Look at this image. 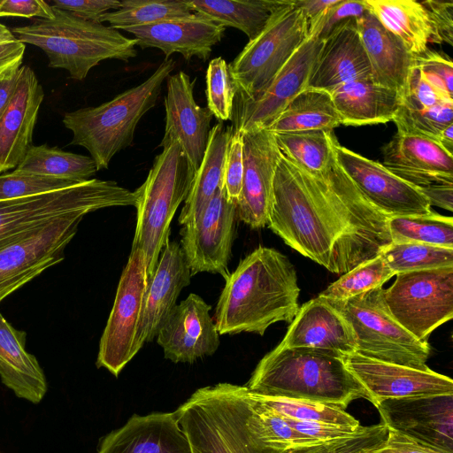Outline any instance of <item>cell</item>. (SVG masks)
<instances>
[{"mask_svg":"<svg viewBox=\"0 0 453 453\" xmlns=\"http://www.w3.org/2000/svg\"><path fill=\"white\" fill-rule=\"evenodd\" d=\"M336 2L337 0H293L294 5L304 15L308 26L319 19Z\"/></svg>","mask_w":453,"mask_h":453,"instance_id":"obj_59","label":"cell"},{"mask_svg":"<svg viewBox=\"0 0 453 453\" xmlns=\"http://www.w3.org/2000/svg\"><path fill=\"white\" fill-rule=\"evenodd\" d=\"M119 5L120 1L118 0H51L52 7L97 23H101L106 12L118 10Z\"/></svg>","mask_w":453,"mask_h":453,"instance_id":"obj_54","label":"cell"},{"mask_svg":"<svg viewBox=\"0 0 453 453\" xmlns=\"http://www.w3.org/2000/svg\"><path fill=\"white\" fill-rule=\"evenodd\" d=\"M174 67L175 61L165 58L146 81L111 100L66 112L63 124L73 133L71 144L84 147L97 171L107 169L118 152L133 144L137 124L155 106Z\"/></svg>","mask_w":453,"mask_h":453,"instance_id":"obj_6","label":"cell"},{"mask_svg":"<svg viewBox=\"0 0 453 453\" xmlns=\"http://www.w3.org/2000/svg\"><path fill=\"white\" fill-rule=\"evenodd\" d=\"M383 165L418 190L436 182H453V155L436 141L396 132L382 147Z\"/></svg>","mask_w":453,"mask_h":453,"instance_id":"obj_25","label":"cell"},{"mask_svg":"<svg viewBox=\"0 0 453 453\" xmlns=\"http://www.w3.org/2000/svg\"><path fill=\"white\" fill-rule=\"evenodd\" d=\"M391 242L423 243L453 249V219L434 211L388 218Z\"/></svg>","mask_w":453,"mask_h":453,"instance_id":"obj_38","label":"cell"},{"mask_svg":"<svg viewBox=\"0 0 453 453\" xmlns=\"http://www.w3.org/2000/svg\"><path fill=\"white\" fill-rule=\"evenodd\" d=\"M2 17L49 19L54 17V11L51 4L42 0H0Z\"/></svg>","mask_w":453,"mask_h":453,"instance_id":"obj_56","label":"cell"},{"mask_svg":"<svg viewBox=\"0 0 453 453\" xmlns=\"http://www.w3.org/2000/svg\"><path fill=\"white\" fill-rule=\"evenodd\" d=\"M44 92L28 65L19 69L15 92L0 117V173L16 169L33 145Z\"/></svg>","mask_w":453,"mask_h":453,"instance_id":"obj_24","label":"cell"},{"mask_svg":"<svg viewBox=\"0 0 453 453\" xmlns=\"http://www.w3.org/2000/svg\"><path fill=\"white\" fill-rule=\"evenodd\" d=\"M357 26L370 63L372 81L397 92L403 98L417 56L370 11L357 19Z\"/></svg>","mask_w":453,"mask_h":453,"instance_id":"obj_29","label":"cell"},{"mask_svg":"<svg viewBox=\"0 0 453 453\" xmlns=\"http://www.w3.org/2000/svg\"><path fill=\"white\" fill-rule=\"evenodd\" d=\"M416 65L429 82L453 96V63L447 56L427 50L416 57Z\"/></svg>","mask_w":453,"mask_h":453,"instance_id":"obj_51","label":"cell"},{"mask_svg":"<svg viewBox=\"0 0 453 453\" xmlns=\"http://www.w3.org/2000/svg\"><path fill=\"white\" fill-rule=\"evenodd\" d=\"M367 79H371L370 63L357 19H350L323 41L307 88L331 93L346 83Z\"/></svg>","mask_w":453,"mask_h":453,"instance_id":"obj_26","label":"cell"},{"mask_svg":"<svg viewBox=\"0 0 453 453\" xmlns=\"http://www.w3.org/2000/svg\"><path fill=\"white\" fill-rule=\"evenodd\" d=\"M453 102V96L429 82L414 65L409 78L407 91L402 98V106L410 110H426L435 105Z\"/></svg>","mask_w":453,"mask_h":453,"instance_id":"obj_49","label":"cell"},{"mask_svg":"<svg viewBox=\"0 0 453 453\" xmlns=\"http://www.w3.org/2000/svg\"><path fill=\"white\" fill-rule=\"evenodd\" d=\"M19 73V70L12 78L0 81V117L5 111L15 92Z\"/></svg>","mask_w":453,"mask_h":453,"instance_id":"obj_60","label":"cell"},{"mask_svg":"<svg viewBox=\"0 0 453 453\" xmlns=\"http://www.w3.org/2000/svg\"><path fill=\"white\" fill-rule=\"evenodd\" d=\"M387 434L388 427L380 422L369 426H361L349 436L291 448L280 453H372L384 442Z\"/></svg>","mask_w":453,"mask_h":453,"instance_id":"obj_45","label":"cell"},{"mask_svg":"<svg viewBox=\"0 0 453 453\" xmlns=\"http://www.w3.org/2000/svg\"><path fill=\"white\" fill-rule=\"evenodd\" d=\"M134 192L93 178L67 188L0 200V248L55 219L115 206H134Z\"/></svg>","mask_w":453,"mask_h":453,"instance_id":"obj_8","label":"cell"},{"mask_svg":"<svg viewBox=\"0 0 453 453\" xmlns=\"http://www.w3.org/2000/svg\"><path fill=\"white\" fill-rule=\"evenodd\" d=\"M211 310V306L194 293L174 306L156 336L165 358L173 363H193L217 351L219 333Z\"/></svg>","mask_w":453,"mask_h":453,"instance_id":"obj_19","label":"cell"},{"mask_svg":"<svg viewBox=\"0 0 453 453\" xmlns=\"http://www.w3.org/2000/svg\"><path fill=\"white\" fill-rule=\"evenodd\" d=\"M419 191L426 197L431 206H438L452 211L453 182H436L420 189Z\"/></svg>","mask_w":453,"mask_h":453,"instance_id":"obj_58","label":"cell"},{"mask_svg":"<svg viewBox=\"0 0 453 453\" xmlns=\"http://www.w3.org/2000/svg\"><path fill=\"white\" fill-rule=\"evenodd\" d=\"M250 394L262 406L292 419L346 426L354 428L361 426L359 421L349 414L345 409L336 405L267 397L254 395L250 392Z\"/></svg>","mask_w":453,"mask_h":453,"instance_id":"obj_41","label":"cell"},{"mask_svg":"<svg viewBox=\"0 0 453 453\" xmlns=\"http://www.w3.org/2000/svg\"><path fill=\"white\" fill-rule=\"evenodd\" d=\"M431 24L430 42L453 45V2L423 1Z\"/></svg>","mask_w":453,"mask_h":453,"instance_id":"obj_52","label":"cell"},{"mask_svg":"<svg viewBox=\"0 0 453 453\" xmlns=\"http://www.w3.org/2000/svg\"><path fill=\"white\" fill-rule=\"evenodd\" d=\"M250 397L258 433L262 440L270 447L283 451L291 448L319 443L296 432L282 415L262 406L252 398L250 394Z\"/></svg>","mask_w":453,"mask_h":453,"instance_id":"obj_46","label":"cell"},{"mask_svg":"<svg viewBox=\"0 0 453 453\" xmlns=\"http://www.w3.org/2000/svg\"><path fill=\"white\" fill-rule=\"evenodd\" d=\"M191 276L180 244L168 241L144 294L136 339L139 349L156 338L162 323L176 305L179 295L189 285Z\"/></svg>","mask_w":453,"mask_h":453,"instance_id":"obj_23","label":"cell"},{"mask_svg":"<svg viewBox=\"0 0 453 453\" xmlns=\"http://www.w3.org/2000/svg\"><path fill=\"white\" fill-rule=\"evenodd\" d=\"M85 215L59 218L0 248V303L65 258V249Z\"/></svg>","mask_w":453,"mask_h":453,"instance_id":"obj_13","label":"cell"},{"mask_svg":"<svg viewBox=\"0 0 453 453\" xmlns=\"http://www.w3.org/2000/svg\"><path fill=\"white\" fill-rule=\"evenodd\" d=\"M369 11L414 56L426 51L431 24L426 9L414 0H365Z\"/></svg>","mask_w":453,"mask_h":453,"instance_id":"obj_33","label":"cell"},{"mask_svg":"<svg viewBox=\"0 0 453 453\" xmlns=\"http://www.w3.org/2000/svg\"><path fill=\"white\" fill-rule=\"evenodd\" d=\"M341 125L364 126L393 121L401 96L372 79L346 83L331 92Z\"/></svg>","mask_w":453,"mask_h":453,"instance_id":"obj_31","label":"cell"},{"mask_svg":"<svg viewBox=\"0 0 453 453\" xmlns=\"http://www.w3.org/2000/svg\"><path fill=\"white\" fill-rule=\"evenodd\" d=\"M380 255L395 275L453 265V249L423 243L390 242Z\"/></svg>","mask_w":453,"mask_h":453,"instance_id":"obj_40","label":"cell"},{"mask_svg":"<svg viewBox=\"0 0 453 453\" xmlns=\"http://www.w3.org/2000/svg\"><path fill=\"white\" fill-rule=\"evenodd\" d=\"M192 453H280L261 438L245 386L196 390L176 411Z\"/></svg>","mask_w":453,"mask_h":453,"instance_id":"obj_4","label":"cell"},{"mask_svg":"<svg viewBox=\"0 0 453 453\" xmlns=\"http://www.w3.org/2000/svg\"><path fill=\"white\" fill-rule=\"evenodd\" d=\"M243 176V141L242 134H232L226 156L223 190L228 201L236 204Z\"/></svg>","mask_w":453,"mask_h":453,"instance_id":"obj_50","label":"cell"},{"mask_svg":"<svg viewBox=\"0 0 453 453\" xmlns=\"http://www.w3.org/2000/svg\"><path fill=\"white\" fill-rule=\"evenodd\" d=\"M195 174L180 146L172 142L162 147L145 181L134 191L136 225L132 248L145 256L148 282L169 241L172 219L187 198Z\"/></svg>","mask_w":453,"mask_h":453,"instance_id":"obj_7","label":"cell"},{"mask_svg":"<svg viewBox=\"0 0 453 453\" xmlns=\"http://www.w3.org/2000/svg\"><path fill=\"white\" fill-rule=\"evenodd\" d=\"M75 184L78 183L68 180L14 170L12 173L0 174V200L37 195Z\"/></svg>","mask_w":453,"mask_h":453,"instance_id":"obj_47","label":"cell"},{"mask_svg":"<svg viewBox=\"0 0 453 453\" xmlns=\"http://www.w3.org/2000/svg\"><path fill=\"white\" fill-rule=\"evenodd\" d=\"M376 408L388 428L453 453V395L387 399Z\"/></svg>","mask_w":453,"mask_h":453,"instance_id":"obj_21","label":"cell"},{"mask_svg":"<svg viewBox=\"0 0 453 453\" xmlns=\"http://www.w3.org/2000/svg\"><path fill=\"white\" fill-rule=\"evenodd\" d=\"M383 289L380 287L346 300L330 301L354 330L355 353L382 362L428 369V342L418 341L394 319L384 301Z\"/></svg>","mask_w":453,"mask_h":453,"instance_id":"obj_9","label":"cell"},{"mask_svg":"<svg viewBox=\"0 0 453 453\" xmlns=\"http://www.w3.org/2000/svg\"><path fill=\"white\" fill-rule=\"evenodd\" d=\"M334 158L365 199L388 217L428 214L426 197L415 187L371 160L334 142Z\"/></svg>","mask_w":453,"mask_h":453,"instance_id":"obj_16","label":"cell"},{"mask_svg":"<svg viewBox=\"0 0 453 453\" xmlns=\"http://www.w3.org/2000/svg\"><path fill=\"white\" fill-rule=\"evenodd\" d=\"M322 43L317 37L307 38L257 97L234 98L233 134L267 128L273 123L288 104L307 88Z\"/></svg>","mask_w":453,"mask_h":453,"instance_id":"obj_15","label":"cell"},{"mask_svg":"<svg viewBox=\"0 0 453 453\" xmlns=\"http://www.w3.org/2000/svg\"><path fill=\"white\" fill-rule=\"evenodd\" d=\"M236 93L229 65L221 57L211 59L206 70L207 108L219 122L231 120Z\"/></svg>","mask_w":453,"mask_h":453,"instance_id":"obj_44","label":"cell"},{"mask_svg":"<svg viewBox=\"0 0 453 453\" xmlns=\"http://www.w3.org/2000/svg\"><path fill=\"white\" fill-rule=\"evenodd\" d=\"M193 12L202 14L224 26L243 32L249 41L256 38L273 13L290 0H192Z\"/></svg>","mask_w":453,"mask_h":453,"instance_id":"obj_34","label":"cell"},{"mask_svg":"<svg viewBox=\"0 0 453 453\" xmlns=\"http://www.w3.org/2000/svg\"><path fill=\"white\" fill-rule=\"evenodd\" d=\"M236 219V204L228 201L221 188L193 220L182 226L180 246L191 275L229 274Z\"/></svg>","mask_w":453,"mask_h":453,"instance_id":"obj_14","label":"cell"},{"mask_svg":"<svg viewBox=\"0 0 453 453\" xmlns=\"http://www.w3.org/2000/svg\"><path fill=\"white\" fill-rule=\"evenodd\" d=\"M394 319L420 342L453 317V265L396 274L383 289Z\"/></svg>","mask_w":453,"mask_h":453,"instance_id":"obj_11","label":"cell"},{"mask_svg":"<svg viewBox=\"0 0 453 453\" xmlns=\"http://www.w3.org/2000/svg\"><path fill=\"white\" fill-rule=\"evenodd\" d=\"M147 286L145 256L141 250L132 248L100 340L96 360L97 367H104L115 376L140 350L136 339Z\"/></svg>","mask_w":453,"mask_h":453,"instance_id":"obj_12","label":"cell"},{"mask_svg":"<svg viewBox=\"0 0 453 453\" xmlns=\"http://www.w3.org/2000/svg\"><path fill=\"white\" fill-rule=\"evenodd\" d=\"M343 355L315 348L275 347L257 364L247 386L254 395L327 403L346 409L368 395Z\"/></svg>","mask_w":453,"mask_h":453,"instance_id":"obj_3","label":"cell"},{"mask_svg":"<svg viewBox=\"0 0 453 453\" xmlns=\"http://www.w3.org/2000/svg\"><path fill=\"white\" fill-rule=\"evenodd\" d=\"M279 346L315 348L348 355L356 352L354 330L330 301L313 298L301 307Z\"/></svg>","mask_w":453,"mask_h":453,"instance_id":"obj_27","label":"cell"},{"mask_svg":"<svg viewBox=\"0 0 453 453\" xmlns=\"http://www.w3.org/2000/svg\"><path fill=\"white\" fill-rule=\"evenodd\" d=\"M393 121L397 132L420 135L437 142L441 133L453 124V102L426 110H410L401 105Z\"/></svg>","mask_w":453,"mask_h":453,"instance_id":"obj_43","label":"cell"},{"mask_svg":"<svg viewBox=\"0 0 453 453\" xmlns=\"http://www.w3.org/2000/svg\"><path fill=\"white\" fill-rule=\"evenodd\" d=\"M307 38V20L290 0L228 64L237 86L234 98L257 97Z\"/></svg>","mask_w":453,"mask_h":453,"instance_id":"obj_10","label":"cell"},{"mask_svg":"<svg viewBox=\"0 0 453 453\" xmlns=\"http://www.w3.org/2000/svg\"><path fill=\"white\" fill-rule=\"evenodd\" d=\"M195 80L183 71L169 75L165 97V127L159 146L177 142L195 173L203 160L211 132L212 113L194 97Z\"/></svg>","mask_w":453,"mask_h":453,"instance_id":"obj_20","label":"cell"},{"mask_svg":"<svg viewBox=\"0 0 453 453\" xmlns=\"http://www.w3.org/2000/svg\"><path fill=\"white\" fill-rule=\"evenodd\" d=\"M26 336V332L14 328L0 313L1 380L18 397L39 403L48 385L36 357L25 349Z\"/></svg>","mask_w":453,"mask_h":453,"instance_id":"obj_30","label":"cell"},{"mask_svg":"<svg viewBox=\"0 0 453 453\" xmlns=\"http://www.w3.org/2000/svg\"><path fill=\"white\" fill-rule=\"evenodd\" d=\"M284 417V416H283ZM288 425L296 432L306 435L316 442H323L337 438L349 436L357 433V428L319 422L292 419L284 417Z\"/></svg>","mask_w":453,"mask_h":453,"instance_id":"obj_55","label":"cell"},{"mask_svg":"<svg viewBox=\"0 0 453 453\" xmlns=\"http://www.w3.org/2000/svg\"><path fill=\"white\" fill-rule=\"evenodd\" d=\"M243 176L236 203L237 219L253 229L267 226L273 178L281 153L267 128L242 134Z\"/></svg>","mask_w":453,"mask_h":453,"instance_id":"obj_18","label":"cell"},{"mask_svg":"<svg viewBox=\"0 0 453 453\" xmlns=\"http://www.w3.org/2000/svg\"><path fill=\"white\" fill-rule=\"evenodd\" d=\"M388 216L372 206L334 158L310 174L282 155L267 226L287 245L342 275L380 254L391 239Z\"/></svg>","mask_w":453,"mask_h":453,"instance_id":"obj_1","label":"cell"},{"mask_svg":"<svg viewBox=\"0 0 453 453\" xmlns=\"http://www.w3.org/2000/svg\"><path fill=\"white\" fill-rule=\"evenodd\" d=\"M232 134V127L223 122L211 127L203 160L178 219L180 225L193 220L223 188L226 156Z\"/></svg>","mask_w":453,"mask_h":453,"instance_id":"obj_32","label":"cell"},{"mask_svg":"<svg viewBox=\"0 0 453 453\" xmlns=\"http://www.w3.org/2000/svg\"><path fill=\"white\" fill-rule=\"evenodd\" d=\"M395 274L380 255L341 275L319 296L329 301H342L382 287Z\"/></svg>","mask_w":453,"mask_h":453,"instance_id":"obj_42","label":"cell"},{"mask_svg":"<svg viewBox=\"0 0 453 453\" xmlns=\"http://www.w3.org/2000/svg\"><path fill=\"white\" fill-rule=\"evenodd\" d=\"M341 125L331 93L308 88L295 96L267 129L276 134L332 131Z\"/></svg>","mask_w":453,"mask_h":453,"instance_id":"obj_35","label":"cell"},{"mask_svg":"<svg viewBox=\"0 0 453 453\" xmlns=\"http://www.w3.org/2000/svg\"><path fill=\"white\" fill-rule=\"evenodd\" d=\"M375 407L387 399L453 395V381L430 368L415 369L351 353L342 357Z\"/></svg>","mask_w":453,"mask_h":453,"instance_id":"obj_17","label":"cell"},{"mask_svg":"<svg viewBox=\"0 0 453 453\" xmlns=\"http://www.w3.org/2000/svg\"><path fill=\"white\" fill-rule=\"evenodd\" d=\"M193 13L188 0H123L116 11L106 12L101 23L117 30L183 18Z\"/></svg>","mask_w":453,"mask_h":453,"instance_id":"obj_39","label":"cell"},{"mask_svg":"<svg viewBox=\"0 0 453 453\" xmlns=\"http://www.w3.org/2000/svg\"><path fill=\"white\" fill-rule=\"evenodd\" d=\"M53 11L52 19H35L29 25L12 29L23 43L40 48L47 56L50 67L65 69L72 79L83 81L103 60L127 62L136 57L134 38L66 11L55 7Z\"/></svg>","mask_w":453,"mask_h":453,"instance_id":"obj_5","label":"cell"},{"mask_svg":"<svg viewBox=\"0 0 453 453\" xmlns=\"http://www.w3.org/2000/svg\"><path fill=\"white\" fill-rule=\"evenodd\" d=\"M225 279L215 311L219 334L264 335L273 324L291 323L298 311L296 268L275 249L259 246Z\"/></svg>","mask_w":453,"mask_h":453,"instance_id":"obj_2","label":"cell"},{"mask_svg":"<svg viewBox=\"0 0 453 453\" xmlns=\"http://www.w3.org/2000/svg\"><path fill=\"white\" fill-rule=\"evenodd\" d=\"M134 35L141 49L157 48L165 56L180 53L186 60L194 57L209 59L212 47L223 38L226 27L211 19L193 12L183 18L124 29Z\"/></svg>","mask_w":453,"mask_h":453,"instance_id":"obj_22","label":"cell"},{"mask_svg":"<svg viewBox=\"0 0 453 453\" xmlns=\"http://www.w3.org/2000/svg\"><path fill=\"white\" fill-rule=\"evenodd\" d=\"M281 155L304 172L325 173L334 158L332 131L309 130L274 134Z\"/></svg>","mask_w":453,"mask_h":453,"instance_id":"obj_37","label":"cell"},{"mask_svg":"<svg viewBox=\"0 0 453 453\" xmlns=\"http://www.w3.org/2000/svg\"><path fill=\"white\" fill-rule=\"evenodd\" d=\"M369 11L365 0H337L321 17L308 26V38L324 41L350 19H358Z\"/></svg>","mask_w":453,"mask_h":453,"instance_id":"obj_48","label":"cell"},{"mask_svg":"<svg viewBox=\"0 0 453 453\" xmlns=\"http://www.w3.org/2000/svg\"><path fill=\"white\" fill-rule=\"evenodd\" d=\"M98 453H192L174 412L133 416L108 434Z\"/></svg>","mask_w":453,"mask_h":453,"instance_id":"obj_28","label":"cell"},{"mask_svg":"<svg viewBox=\"0 0 453 453\" xmlns=\"http://www.w3.org/2000/svg\"><path fill=\"white\" fill-rule=\"evenodd\" d=\"M437 142L449 154L453 149V124L447 127L440 134ZM453 155V154H452Z\"/></svg>","mask_w":453,"mask_h":453,"instance_id":"obj_61","label":"cell"},{"mask_svg":"<svg viewBox=\"0 0 453 453\" xmlns=\"http://www.w3.org/2000/svg\"><path fill=\"white\" fill-rule=\"evenodd\" d=\"M26 45L0 23V81L14 76L22 66Z\"/></svg>","mask_w":453,"mask_h":453,"instance_id":"obj_53","label":"cell"},{"mask_svg":"<svg viewBox=\"0 0 453 453\" xmlns=\"http://www.w3.org/2000/svg\"><path fill=\"white\" fill-rule=\"evenodd\" d=\"M372 453H450L388 428L384 442Z\"/></svg>","mask_w":453,"mask_h":453,"instance_id":"obj_57","label":"cell"},{"mask_svg":"<svg viewBox=\"0 0 453 453\" xmlns=\"http://www.w3.org/2000/svg\"><path fill=\"white\" fill-rule=\"evenodd\" d=\"M15 170L76 183L93 179L97 172L90 156L65 151L47 144L32 145Z\"/></svg>","mask_w":453,"mask_h":453,"instance_id":"obj_36","label":"cell"}]
</instances>
